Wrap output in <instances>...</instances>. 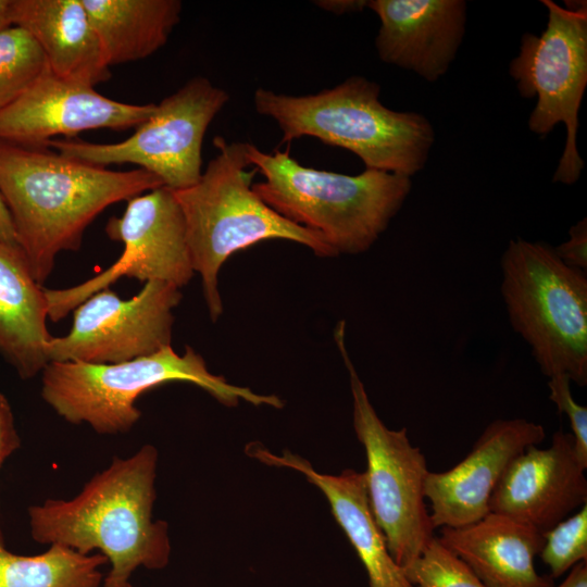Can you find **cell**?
<instances>
[{"instance_id": "obj_21", "label": "cell", "mask_w": 587, "mask_h": 587, "mask_svg": "<svg viewBox=\"0 0 587 587\" xmlns=\"http://www.w3.org/2000/svg\"><path fill=\"white\" fill-rule=\"evenodd\" d=\"M110 66L146 59L179 23V0H82Z\"/></svg>"}, {"instance_id": "obj_16", "label": "cell", "mask_w": 587, "mask_h": 587, "mask_svg": "<svg viewBox=\"0 0 587 587\" xmlns=\"http://www.w3.org/2000/svg\"><path fill=\"white\" fill-rule=\"evenodd\" d=\"M380 21L379 59L413 71L427 82L446 74L462 42L466 3L462 0H370Z\"/></svg>"}, {"instance_id": "obj_12", "label": "cell", "mask_w": 587, "mask_h": 587, "mask_svg": "<svg viewBox=\"0 0 587 587\" xmlns=\"http://www.w3.org/2000/svg\"><path fill=\"white\" fill-rule=\"evenodd\" d=\"M180 288L162 282L145 283L130 299L102 289L76 307L70 332L52 336L48 362L116 364L151 355L171 346Z\"/></svg>"}, {"instance_id": "obj_8", "label": "cell", "mask_w": 587, "mask_h": 587, "mask_svg": "<svg viewBox=\"0 0 587 587\" xmlns=\"http://www.w3.org/2000/svg\"><path fill=\"white\" fill-rule=\"evenodd\" d=\"M334 338L349 374L353 429L366 455L369 503L391 557L404 569L435 537L424 496L427 462L405 427L390 429L376 413L348 353L345 321L336 325Z\"/></svg>"}, {"instance_id": "obj_14", "label": "cell", "mask_w": 587, "mask_h": 587, "mask_svg": "<svg viewBox=\"0 0 587 587\" xmlns=\"http://www.w3.org/2000/svg\"><path fill=\"white\" fill-rule=\"evenodd\" d=\"M545 437L542 425L525 419L496 420L457 465L428 472L424 496L435 529L464 526L487 515L490 497L509 464Z\"/></svg>"}, {"instance_id": "obj_30", "label": "cell", "mask_w": 587, "mask_h": 587, "mask_svg": "<svg viewBox=\"0 0 587 587\" xmlns=\"http://www.w3.org/2000/svg\"><path fill=\"white\" fill-rule=\"evenodd\" d=\"M0 241L16 243V235L8 208L0 192Z\"/></svg>"}, {"instance_id": "obj_15", "label": "cell", "mask_w": 587, "mask_h": 587, "mask_svg": "<svg viewBox=\"0 0 587 587\" xmlns=\"http://www.w3.org/2000/svg\"><path fill=\"white\" fill-rule=\"evenodd\" d=\"M585 470L572 434L559 429L548 448L530 446L509 464L489 510L544 534L587 503Z\"/></svg>"}, {"instance_id": "obj_2", "label": "cell", "mask_w": 587, "mask_h": 587, "mask_svg": "<svg viewBox=\"0 0 587 587\" xmlns=\"http://www.w3.org/2000/svg\"><path fill=\"white\" fill-rule=\"evenodd\" d=\"M159 453L145 445L114 458L72 499H47L28 508L33 539L83 554L98 551L110 571L103 587H124L139 569H164L171 558L168 524L153 519Z\"/></svg>"}, {"instance_id": "obj_26", "label": "cell", "mask_w": 587, "mask_h": 587, "mask_svg": "<svg viewBox=\"0 0 587 587\" xmlns=\"http://www.w3.org/2000/svg\"><path fill=\"white\" fill-rule=\"evenodd\" d=\"M571 380L566 375L549 377V399L559 413L569 417L574 439V449L580 464L587 469V408L577 403L571 391Z\"/></svg>"}, {"instance_id": "obj_20", "label": "cell", "mask_w": 587, "mask_h": 587, "mask_svg": "<svg viewBox=\"0 0 587 587\" xmlns=\"http://www.w3.org/2000/svg\"><path fill=\"white\" fill-rule=\"evenodd\" d=\"M48 301L16 243L0 241V357L22 379H30L49 363L46 349Z\"/></svg>"}, {"instance_id": "obj_3", "label": "cell", "mask_w": 587, "mask_h": 587, "mask_svg": "<svg viewBox=\"0 0 587 587\" xmlns=\"http://www.w3.org/2000/svg\"><path fill=\"white\" fill-rule=\"evenodd\" d=\"M217 154L199 180L172 190L180 208L189 254L212 322L223 313L218 273L236 252L258 242L283 239L309 248L319 258L338 253L317 233L286 220L252 189L257 173L247 157V142L213 138Z\"/></svg>"}, {"instance_id": "obj_29", "label": "cell", "mask_w": 587, "mask_h": 587, "mask_svg": "<svg viewBox=\"0 0 587 587\" xmlns=\"http://www.w3.org/2000/svg\"><path fill=\"white\" fill-rule=\"evenodd\" d=\"M315 5L335 15L352 14L362 12L367 8L365 0H317Z\"/></svg>"}, {"instance_id": "obj_11", "label": "cell", "mask_w": 587, "mask_h": 587, "mask_svg": "<svg viewBox=\"0 0 587 587\" xmlns=\"http://www.w3.org/2000/svg\"><path fill=\"white\" fill-rule=\"evenodd\" d=\"M105 234L123 243L122 255L90 279L66 288L46 289L48 317L58 322L121 277L162 280L182 288L192 278L184 217L174 192L160 187L127 201L122 216L111 217Z\"/></svg>"}, {"instance_id": "obj_33", "label": "cell", "mask_w": 587, "mask_h": 587, "mask_svg": "<svg viewBox=\"0 0 587 587\" xmlns=\"http://www.w3.org/2000/svg\"><path fill=\"white\" fill-rule=\"evenodd\" d=\"M124 587H134L130 583L125 585Z\"/></svg>"}, {"instance_id": "obj_25", "label": "cell", "mask_w": 587, "mask_h": 587, "mask_svg": "<svg viewBox=\"0 0 587 587\" xmlns=\"http://www.w3.org/2000/svg\"><path fill=\"white\" fill-rule=\"evenodd\" d=\"M542 535L545 542L539 555L549 567L552 579L587 561V503Z\"/></svg>"}, {"instance_id": "obj_6", "label": "cell", "mask_w": 587, "mask_h": 587, "mask_svg": "<svg viewBox=\"0 0 587 587\" xmlns=\"http://www.w3.org/2000/svg\"><path fill=\"white\" fill-rule=\"evenodd\" d=\"M171 382L193 384L228 408L240 400L252 405L284 407L276 395L257 394L212 374L201 354L186 346L178 354L171 346L116 364L49 362L41 372V397L71 424H87L101 435L129 432L141 416V394Z\"/></svg>"}, {"instance_id": "obj_19", "label": "cell", "mask_w": 587, "mask_h": 587, "mask_svg": "<svg viewBox=\"0 0 587 587\" xmlns=\"http://www.w3.org/2000/svg\"><path fill=\"white\" fill-rule=\"evenodd\" d=\"M13 26L41 49L54 76L95 87L111 71L82 0H14Z\"/></svg>"}, {"instance_id": "obj_9", "label": "cell", "mask_w": 587, "mask_h": 587, "mask_svg": "<svg viewBox=\"0 0 587 587\" xmlns=\"http://www.w3.org/2000/svg\"><path fill=\"white\" fill-rule=\"evenodd\" d=\"M541 3L548 10L547 26L540 36L523 35L509 72L522 97H537L528 118L533 133L545 136L557 124L565 125V147L553 182L572 185L584 168L576 136L587 85V5L574 1L564 9L551 0Z\"/></svg>"}, {"instance_id": "obj_23", "label": "cell", "mask_w": 587, "mask_h": 587, "mask_svg": "<svg viewBox=\"0 0 587 587\" xmlns=\"http://www.w3.org/2000/svg\"><path fill=\"white\" fill-rule=\"evenodd\" d=\"M47 68L45 55L23 28L0 30V110L16 100Z\"/></svg>"}, {"instance_id": "obj_28", "label": "cell", "mask_w": 587, "mask_h": 587, "mask_svg": "<svg viewBox=\"0 0 587 587\" xmlns=\"http://www.w3.org/2000/svg\"><path fill=\"white\" fill-rule=\"evenodd\" d=\"M21 447V438L15 427L12 408L7 397L0 392V470L5 460Z\"/></svg>"}, {"instance_id": "obj_24", "label": "cell", "mask_w": 587, "mask_h": 587, "mask_svg": "<svg viewBox=\"0 0 587 587\" xmlns=\"http://www.w3.org/2000/svg\"><path fill=\"white\" fill-rule=\"evenodd\" d=\"M403 571L415 587H487L436 536Z\"/></svg>"}, {"instance_id": "obj_22", "label": "cell", "mask_w": 587, "mask_h": 587, "mask_svg": "<svg viewBox=\"0 0 587 587\" xmlns=\"http://www.w3.org/2000/svg\"><path fill=\"white\" fill-rule=\"evenodd\" d=\"M108 563L99 552L83 554L61 545L35 555L8 550L0 528V587H100V567Z\"/></svg>"}, {"instance_id": "obj_17", "label": "cell", "mask_w": 587, "mask_h": 587, "mask_svg": "<svg viewBox=\"0 0 587 587\" xmlns=\"http://www.w3.org/2000/svg\"><path fill=\"white\" fill-rule=\"evenodd\" d=\"M246 453L270 466L302 474L323 492L333 516L365 569L369 587H415L388 550L369 503L363 472L346 469L339 475L323 474L301 455L289 450L275 454L260 442L248 444Z\"/></svg>"}, {"instance_id": "obj_7", "label": "cell", "mask_w": 587, "mask_h": 587, "mask_svg": "<svg viewBox=\"0 0 587 587\" xmlns=\"http://www.w3.org/2000/svg\"><path fill=\"white\" fill-rule=\"evenodd\" d=\"M501 296L510 324L548 378L587 384V277L552 247L510 240L501 258Z\"/></svg>"}, {"instance_id": "obj_13", "label": "cell", "mask_w": 587, "mask_h": 587, "mask_svg": "<svg viewBox=\"0 0 587 587\" xmlns=\"http://www.w3.org/2000/svg\"><path fill=\"white\" fill-rule=\"evenodd\" d=\"M154 109V103L113 100L95 87L59 78L46 68L16 100L0 110V141L42 148L59 135L137 127Z\"/></svg>"}, {"instance_id": "obj_32", "label": "cell", "mask_w": 587, "mask_h": 587, "mask_svg": "<svg viewBox=\"0 0 587 587\" xmlns=\"http://www.w3.org/2000/svg\"><path fill=\"white\" fill-rule=\"evenodd\" d=\"M14 0H0V30L13 26Z\"/></svg>"}, {"instance_id": "obj_10", "label": "cell", "mask_w": 587, "mask_h": 587, "mask_svg": "<svg viewBox=\"0 0 587 587\" xmlns=\"http://www.w3.org/2000/svg\"><path fill=\"white\" fill-rule=\"evenodd\" d=\"M229 101L226 90L204 76H195L155 104L153 113L125 140L97 143L52 139L46 147L89 164H135L179 190L196 184L202 171L207 129Z\"/></svg>"}, {"instance_id": "obj_18", "label": "cell", "mask_w": 587, "mask_h": 587, "mask_svg": "<svg viewBox=\"0 0 587 587\" xmlns=\"http://www.w3.org/2000/svg\"><path fill=\"white\" fill-rule=\"evenodd\" d=\"M437 538L487 587H554L535 567L544 535L507 515L489 512L464 526L441 527Z\"/></svg>"}, {"instance_id": "obj_27", "label": "cell", "mask_w": 587, "mask_h": 587, "mask_svg": "<svg viewBox=\"0 0 587 587\" xmlns=\"http://www.w3.org/2000/svg\"><path fill=\"white\" fill-rule=\"evenodd\" d=\"M570 238L553 248L559 259L566 265L586 272L587 270V221L583 218L569 230Z\"/></svg>"}, {"instance_id": "obj_4", "label": "cell", "mask_w": 587, "mask_h": 587, "mask_svg": "<svg viewBox=\"0 0 587 587\" xmlns=\"http://www.w3.org/2000/svg\"><path fill=\"white\" fill-rule=\"evenodd\" d=\"M379 93L377 83L353 75L305 96L258 88L253 104L259 114L277 123L283 143L314 137L354 153L367 170L411 177L427 162L434 128L420 113L385 107Z\"/></svg>"}, {"instance_id": "obj_1", "label": "cell", "mask_w": 587, "mask_h": 587, "mask_svg": "<svg viewBox=\"0 0 587 587\" xmlns=\"http://www.w3.org/2000/svg\"><path fill=\"white\" fill-rule=\"evenodd\" d=\"M163 186L142 168L113 171L47 147L0 141V192L16 242L41 286L57 255L78 250L86 228L103 210Z\"/></svg>"}, {"instance_id": "obj_5", "label": "cell", "mask_w": 587, "mask_h": 587, "mask_svg": "<svg viewBox=\"0 0 587 587\" xmlns=\"http://www.w3.org/2000/svg\"><path fill=\"white\" fill-rule=\"evenodd\" d=\"M247 157L264 177L253 191L286 220L320 234L338 255L367 251L412 186L408 176L377 170L346 175L307 167L288 151L266 153L250 142Z\"/></svg>"}, {"instance_id": "obj_31", "label": "cell", "mask_w": 587, "mask_h": 587, "mask_svg": "<svg viewBox=\"0 0 587 587\" xmlns=\"http://www.w3.org/2000/svg\"><path fill=\"white\" fill-rule=\"evenodd\" d=\"M557 587H587V561L577 563Z\"/></svg>"}]
</instances>
